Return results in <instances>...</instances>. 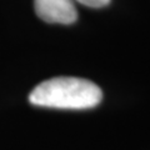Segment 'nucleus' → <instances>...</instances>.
I'll list each match as a JSON object with an SVG mask.
<instances>
[{
  "label": "nucleus",
  "instance_id": "nucleus-3",
  "mask_svg": "<svg viewBox=\"0 0 150 150\" xmlns=\"http://www.w3.org/2000/svg\"><path fill=\"white\" fill-rule=\"evenodd\" d=\"M74 1H78L89 8H103L106 6L110 3V0H74Z\"/></svg>",
  "mask_w": 150,
  "mask_h": 150
},
{
  "label": "nucleus",
  "instance_id": "nucleus-1",
  "mask_svg": "<svg viewBox=\"0 0 150 150\" xmlns=\"http://www.w3.org/2000/svg\"><path fill=\"white\" fill-rule=\"evenodd\" d=\"M101 99V89L96 84L71 76L45 80L33 89L29 95L33 105L71 110L90 109L99 104Z\"/></svg>",
  "mask_w": 150,
  "mask_h": 150
},
{
  "label": "nucleus",
  "instance_id": "nucleus-2",
  "mask_svg": "<svg viewBox=\"0 0 150 150\" xmlns=\"http://www.w3.org/2000/svg\"><path fill=\"white\" fill-rule=\"evenodd\" d=\"M35 13L41 20L58 24H73L78 18L74 0H34Z\"/></svg>",
  "mask_w": 150,
  "mask_h": 150
}]
</instances>
